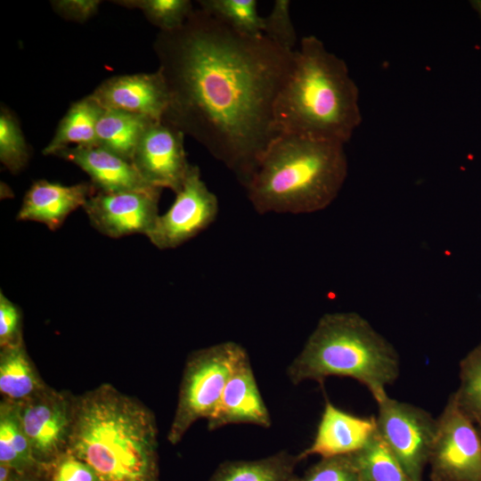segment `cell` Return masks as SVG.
I'll return each mask as SVG.
<instances>
[{"label":"cell","mask_w":481,"mask_h":481,"mask_svg":"<svg viewBox=\"0 0 481 481\" xmlns=\"http://www.w3.org/2000/svg\"><path fill=\"white\" fill-rule=\"evenodd\" d=\"M48 477V481H102L92 467L68 451L50 466Z\"/></svg>","instance_id":"f546056e"},{"label":"cell","mask_w":481,"mask_h":481,"mask_svg":"<svg viewBox=\"0 0 481 481\" xmlns=\"http://www.w3.org/2000/svg\"><path fill=\"white\" fill-rule=\"evenodd\" d=\"M460 386L453 392L461 411L481 428V342L460 362Z\"/></svg>","instance_id":"d4e9b609"},{"label":"cell","mask_w":481,"mask_h":481,"mask_svg":"<svg viewBox=\"0 0 481 481\" xmlns=\"http://www.w3.org/2000/svg\"><path fill=\"white\" fill-rule=\"evenodd\" d=\"M169 94L163 121L200 143L245 187L278 135L274 104L294 52L240 34L201 9L153 44Z\"/></svg>","instance_id":"6da1fadb"},{"label":"cell","mask_w":481,"mask_h":481,"mask_svg":"<svg viewBox=\"0 0 481 481\" xmlns=\"http://www.w3.org/2000/svg\"><path fill=\"white\" fill-rule=\"evenodd\" d=\"M67 451L92 467L102 481H159L154 414L110 384L73 397Z\"/></svg>","instance_id":"7a4b0ae2"},{"label":"cell","mask_w":481,"mask_h":481,"mask_svg":"<svg viewBox=\"0 0 481 481\" xmlns=\"http://www.w3.org/2000/svg\"><path fill=\"white\" fill-rule=\"evenodd\" d=\"M200 9L234 31L250 37L263 36L264 18L256 0H200Z\"/></svg>","instance_id":"cb8c5ba5"},{"label":"cell","mask_w":481,"mask_h":481,"mask_svg":"<svg viewBox=\"0 0 481 481\" xmlns=\"http://www.w3.org/2000/svg\"><path fill=\"white\" fill-rule=\"evenodd\" d=\"M22 342L24 341L21 311L3 291H0V347Z\"/></svg>","instance_id":"4dcf8cb0"},{"label":"cell","mask_w":481,"mask_h":481,"mask_svg":"<svg viewBox=\"0 0 481 481\" xmlns=\"http://www.w3.org/2000/svg\"><path fill=\"white\" fill-rule=\"evenodd\" d=\"M184 134L163 120H154L143 132L131 162L151 186L176 193L191 169Z\"/></svg>","instance_id":"8fae6325"},{"label":"cell","mask_w":481,"mask_h":481,"mask_svg":"<svg viewBox=\"0 0 481 481\" xmlns=\"http://www.w3.org/2000/svg\"><path fill=\"white\" fill-rule=\"evenodd\" d=\"M73 397L48 386L34 396L16 402L25 434L37 462L48 469L68 450Z\"/></svg>","instance_id":"9c48e42d"},{"label":"cell","mask_w":481,"mask_h":481,"mask_svg":"<svg viewBox=\"0 0 481 481\" xmlns=\"http://www.w3.org/2000/svg\"><path fill=\"white\" fill-rule=\"evenodd\" d=\"M352 461L362 481H413L376 433L353 453Z\"/></svg>","instance_id":"603a6c76"},{"label":"cell","mask_w":481,"mask_h":481,"mask_svg":"<svg viewBox=\"0 0 481 481\" xmlns=\"http://www.w3.org/2000/svg\"><path fill=\"white\" fill-rule=\"evenodd\" d=\"M46 387L29 356L24 342L0 347V392L3 398L22 402Z\"/></svg>","instance_id":"d6986e66"},{"label":"cell","mask_w":481,"mask_h":481,"mask_svg":"<svg viewBox=\"0 0 481 481\" xmlns=\"http://www.w3.org/2000/svg\"><path fill=\"white\" fill-rule=\"evenodd\" d=\"M289 380L321 384L329 377L351 378L365 386L375 401L400 374L394 346L355 312L323 314L302 351L287 369Z\"/></svg>","instance_id":"5b68a950"},{"label":"cell","mask_w":481,"mask_h":481,"mask_svg":"<svg viewBox=\"0 0 481 481\" xmlns=\"http://www.w3.org/2000/svg\"><path fill=\"white\" fill-rule=\"evenodd\" d=\"M343 143L279 134L266 149L249 183V201L259 214H309L330 206L347 176Z\"/></svg>","instance_id":"277c9868"},{"label":"cell","mask_w":481,"mask_h":481,"mask_svg":"<svg viewBox=\"0 0 481 481\" xmlns=\"http://www.w3.org/2000/svg\"><path fill=\"white\" fill-rule=\"evenodd\" d=\"M15 473L10 466L0 463V481H12Z\"/></svg>","instance_id":"836d02e7"},{"label":"cell","mask_w":481,"mask_h":481,"mask_svg":"<svg viewBox=\"0 0 481 481\" xmlns=\"http://www.w3.org/2000/svg\"><path fill=\"white\" fill-rule=\"evenodd\" d=\"M375 433L374 416L359 417L326 400L313 443L298 455L301 461L315 454L322 458L350 454L363 448Z\"/></svg>","instance_id":"9a60e30c"},{"label":"cell","mask_w":481,"mask_h":481,"mask_svg":"<svg viewBox=\"0 0 481 481\" xmlns=\"http://www.w3.org/2000/svg\"><path fill=\"white\" fill-rule=\"evenodd\" d=\"M234 423L266 428L272 424L245 349L233 365L216 411L208 420V428L214 430Z\"/></svg>","instance_id":"5bb4252c"},{"label":"cell","mask_w":481,"mask_h":481,"mask_svg":"<svg viewBox=\"0 0 481 481\" xmlns=\"http://www.w3.org/2000/svg\"><path fill=\"white\" fill-rule=\"evenodd\" d=\"M103 110H117L162 120L169 94L161 72L136 73L110 77L89 94Z\"/></svg>","instance_id":"4fadbf2b"},{"label":"cell","mask_w":481,"mask_h":481,"mask_svg":"<svg viewBox=\"0 0 481 481\" xmlns=\"http://www.w3.org/2000/svg\"><path fill=\"white\" fill-rule=\"evenodd\" d=\"M101 3L99 0H55L51 5L60 17L83 23L97 13Z\"/></svg>","instance_id":"1f68e13d"},{"label":"cell","mask_w":481,"mask_h":481,"mask_svg":"<svg viewBox=\"0 0 481 481\" xmlns=\"http://www.w3.org/2000/svg\"><path fill=\"white\" fill-rule=\"evenodd\" d=\"M298 455L281 451L255 461H226L208 481H294Z\"/></svg>","instance_id":"ffe728a7"},{"label":"cell","mask_w":481,"mask_h":481,"mask_svg":"<svg viewBox=\"0 0 481 481\" xmlns=\"http://www.w3.org/2000/svg\"><path fill=\"white\" fill-rule=\"evenodd\" d=\"M0 463L20 474L45 469L33 456L17 403L5 398L0 403Z\"/></svg>","instance_id":"44dd1931"},{"label":"cell","mask_w":481,"mask_h":481,"mask_svg":"<svg viewBox=\"0 0 481 481\" xmlns=\"http://www.w3.org/2000/svg\"><path fill=\"white\" fill-rule=\"evenodd\" d=\"M294 481H362L350 454L321 458Z\"/></svg>","instance_id":"f1b7e54d"},{"label":"cell","mask_w":481,"mask_h":481,"mask_svg":"<svg viewBox=\"0 0 481 481\" xmlns=\"http://www.w3.org/2000/svg\"><path fill=\"white\" fill-rule=\"evenodd\" d=\"M276 133L346 144L362 122L359 90L341 58L301 38L274 104Z\"/></svg>","instance_id":"3957f363"},{"label":"cell","mask_w":481,"mask_h":481,"mask_svg":"<svg viewBox=\"0 0 481 481\" xmlns=\"http://www.w3.org/2000/svg\"><path fill=\"white\" fill-rule=\"evenodd\" d=\"M113 3L140 10L159 31H171L182 27L195 10L189 0H120Z\"/></svg>","instance_id":"484cf974"},{"label":"cell","mask_w":481,"mask_h":481,"mask_svg":"<svg viewBox=\"0 0 481 481\" xmlns=\"http://www.w3.org/2000/svg\"><path fill=\"white\" fill-rule=\"evenodd\" d=\"M29 159V147L17 118L5 107L0 111V161L12 174Z\"/></svg>","instance_id":"4316f807"},{"label":"cell","mask_w":481,"mask_h":481,"mask_svg":"<svg viewBox=\"0 0 481 481\" xmlns=\"http://www.w3.org/2000/svg\"><path fill=\"white\" fill-rule=\"evenodd\" d=\"M428 465L431 481H481V436L453 393L436 418Z\"/></svg>","instance_id":"ba28073f"},{"label":"cell","mask_w":481,"mask_h":481,"mask_svg":"<svg viewBox=\"0 0 481 481\" xmlns=\"http://www.w3.org/2000/svg\"><path fill=\"white\" fill-rule=\"evenodd\" d=\"M477 429H478V431H479V434H480V436H481V428H479V427H477Z\"/></svg>","instance_id":"d590c367"},{"label":"cell","mask_w":481,"mask_h":481,"mask_svg":"<svg viewBox=\"0 0 481 481\" xmlns=\"http://www.w3.org/2000/svg\"><path fill=\"white\" fill-rule=\"evenodd\" d=\"M161 191L95 192L83 208L91 225L103 235L115 239L135 233L146 236L159 216Z\"/></svg>","instance_id":"7c38bea8"},{"label":"cell","mask_w":481,"mask_h":481,"mask_svg":"<svg viewBox=\"0 0 481 481\" xmlns=\"http://www.w3.org/2000/svg\"><path fill=\"white\" fill-rule=\"evenodd\" d=\"M55 156L84 170L96 192L112 193L158 189L143 179L131 161L100 146L69 147Z\"/></svg>","instance_id":"2e32d148"},{"label":"cell","mask_w":481,"mask_h":481,"mask_svg":"<svg viewBox=\"0 0 481 481\" xmlns=\"http://www.w3.org/2000/svg\"><path fill=\"white\" fill-rule=\"evenodd\" d=\"M49 469H41L23 474L15 473L12 481H43V475L47 474Z\"/></svg>","instance_id":"d6a6232c"},{"label":"cell","mask_w":481,"mask_h":481,"mask_svg":"<svg viewBox=\"0 0 481 481\" xmlns=\"http://www.w3.org/2000/svg\"><path fill=\"white\" fill-rule=\"evenodd\" d=\"M152 121L135 114L103 110L96 125L97 146L131 161L143 132Z\"/></svg>","instance_id":"7402d4cb"},{"label":"cell","mask_w":481,"mask_h":481,"mask_svg":"<svg viewBox=\"0 0 481 481\" xmlns=\"http://www.w3.org/2000/svg\"><path fill=\"white\" fill-rule=\"evenodd\" d=\"M263 18V36L288 52L297 50L298 36L290 16V1L275 0L270 13Z\"/></svg>","instance_id":"83f0119b"},{"label":"cell","mask_w":481,"mask_h":481,"mask_svg":"<svg viewBox=\"0 0 481 481\" xmlns=\"http://www.w3.org/2000/svg\"><path fill=\"white\" fill-rule=\"evenodd\" d=\"M217 213L216 196L201 179L199 167L192 165L173 204L159 216L146 237L159 249L177 248L208 227Z\"/></svg>","instance_id":"30bf717a"},{"label":"cell","mask_w":481,"mask_h":481,"mask_svg":"<svg viewBox=\"0 0 481 481\" xmlns=\"http://www.w3.org/2000/svg\"><path fill=\"white\" fill-rule=\"evenodd\" d=\"M92 183L64 185L47 180H37L27 191L17 215L18 220L34 221L55 231L67 216L95 193Z\"/></svg>","instance_id":"e0dca14e"},{"label":"cell","mask_w":481,"mask_h":481,"mask_svg":"<svg viewBox=\"0 0 481 481\" xmlns=\"http://www.w3.org/2000/svg\"><path fill=\"white\" fill-rule=\"evenodd\" d=\"M376 431L413 481H422L436 436L437 420L426 410L391 398L376 401Z\"/></svg>","instance_id":"52a82bcc"},{"label":"cell","mask_w":481,"mask_h":481,"mask_svg":"<svg viewBox=\"0 0 481 481\" xmlns=\"http://www.w3.org/2000/svg\"><path fill=\"white\" fill-rule=\"evenodd\" d=\"M244 348L232 341L222 342L191 353L186 360L178 402L167 433L172 444H178L191 426L212 416Z\"/></svg>","instance_id":"8992f818"},{"label":"cell","mask_w":481,"mask_h":481,"mask_svg":"<svg viewBox=\"0 0 481 481\" xmlns=\"http://www.w3.org/2000/svg\"><path fill=\"white\" fill-rule=\"evenodd\" d=\"M470 4L481 19V1H471Z\"/></svg>","instance_id":"e575fe53"},{"label":"cell","mask_w":481,"mask_h":481,"mask_svg":"<svg viewBox=\"0 0 481 481\" xmlns=\"http://www.w3.org/2000/svg\"><path fill=\"white\" fill-rule=\"evenodd\" d=\"M102 111L103 109L90 95L73 102L43 150V154L55 155L71 145L97 146L96 125Z\"/></svg>","instance_id":"ac0fdd59"}]
</instances>
